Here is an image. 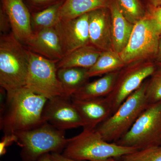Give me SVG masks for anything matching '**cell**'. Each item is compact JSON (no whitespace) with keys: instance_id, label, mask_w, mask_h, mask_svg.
Wrapping results in <instances>:
<instances>
[{"instance_id":"cell-29","label":"cell","mask_w":161,"mask_h":161,"mask_svg":"<svg viewBox=\"0 0 161 161\" xmlns=\"http://www.w3.org/2000/svg\"><path fill=\"white\" fill-rule=\"evenodd\" d=\"M151 15L157 21L161 23V6L155 8Z\"/></svg>"},{"instance_id":"cell-33","label":"cell","mask_w":161,"mask_h":161,"mask_svg":"<svg viewBox=\"0 0 161 161\" xmlns=\"http://www.w3.org/2000/svg\"><path fill=\"white\" fill-rule=\"evenodd\" d=\"M154 8L161 6V0H147Z\"/></svg>"},{"instance_id":"cell-5","label":"cell","mask_w":161,"mask_h":161,"mask_svg":"<svg viewBox=\"0 0 161 161\" xmlns=\"http://www.w3.org/2000/svg\"><path fill=\"white\" fill-rule=\"evenodd\" d=\"M15 134L18 138L16 143L21 148L20 156L23 161H36L47 153H61L69 141L65 137V131L46 122Z\"/></svg>"},{"instance_id":"cell-19","label":"cell","mask_w":161,"mask_h":161,"mask_svg":"<svg viewBox=\"0 0 161 161\" xmlns=\"http://www.w3.org/2000/svg\"><path fill=\"white\" fill-rule=\"evenodd\" d=\"M112 1L65 0L59 10V21L72 19L96 9L108 8Z\"/></svg>"},{"instance_id":"cell-28","label":"cell","mask_w":161,"mask_h":161,"mask_svg":"<svg viewBox=\"0 0 161 161\" xmlns=\"http://www.w3.org/2000/svg\"><path fill=\"white\" fill-rule=\"evenodd\" d=\"M52 159L53 161H79L75 160L66 157L62 155L61 153H51ZM108 161H121L120 159H118L117 158L110 159Z\"/></svg>"},{"instance_id":"cell-11","label":"cell","mask_w":161,"mask_h":161,"mask_svg":"<svg viewBox=\"0 0 161 161\" xmlns=\"http://www.w3.org/2000/svg\"><path fill=\"white\" fill-rule=\"evenodd\" d=\"M89 13L75 19L60 20L55 28L60 36L64 56L90 44Z\"/></svg>"},{"instance_id":"cell-8","label":"cell","mask_w":161,"mask_h":161,"mask_svg":"<svg viewBox=\"0 0 161 161\" xmlns=\"http://www.w3.org/2000/svg\"><path fill=\"white\" fill-rule=\"evenodd\" d=\"M28 54L29 65L25 87L48 99L59 96L67 97L57 75V62L29 50Z\"/></svg>"},{"instance_id":"cell-26","label":"cell","mask_w":161,"mask_h":161,"mask_svg":"<svg viewBox=\"0 0 161 161\" xmlns=\"http://www.w3.org/2000/svg\"><path fill=\"white\" fill-rule=\"evenodd\" d=\"M17 136L15 134H4L0 142V156L5 155L7 147L17 142Z\"/></svg>"},{"instance_id":"cell-17","label":"cell","mask_w":161,"mask_h":161,"mask_svg":"<svg viewBox=\"0 0 161 161\" xmlns=\"http://www.w3.org/2000/svg\"><path fill=\"white\" fill-rule=\"evenodd\" d=\"M119 71L112 72L91 82H87L75 92L71 98L88 100L104 98L109 95L115 86Z\"/></svg>"},{"instance_id":"cell-13","label":"cell","mask_w":161,"mask_h":161,"mask_svg":"<svg viewBox=\"0 0 161 161\" xmlns=\"http://www.w3.org/2000/svg\"><path fill=\"white\" fill-rule=\"evenodd\" d=\"M26 44L29 50L57 63L64 56L60 36L55 27L34 32Z\"/></svg>"},{"instance_id":"cell-3","label":"cell","mask_w":161,"mask_h":161,"mask_svg":"<svg viewBox=\"0 0 161 161\" xmlns=\"http://www.w3.org/2000/svg\"><path fill=\"white\" fill-rule=\"evenodd\" d=\"M28 65V50L12 33L1 36L0 86L6 95L25 86Z\"/></svg>"},{"instance_id":"cell-10","label":"cell","mask_w":161,"mask_h":161,"mask_svg":"<svg viewBox=\"0 0 161 161\" xmlns=\"http://www.w3.org/2000/svg\"><path fill=\"white\" fill-rule=\"evenodd\" d=\"M43 118L44 121L64 131L83 127V121L71 97L59 96L48 99Z\"/></svg>"},{"instance_id":"cell-16","label":"cell","mask_w":161,"mask_h":161,"mask_svg":"<svg viewBox=\"0 0 161 161\" xmlns=\"http://www.w3.org/2000/svg\"><path fill=\"white\" fill-rule=\"evenodd\" d=\"M108 9L111 18L112 49L120 53L128 44L134 25L124 16L116 0H112Z\"/></svg>"},{"instance_id":"cell-2","label":"cell","mask_w":161,"mask_h":161,"mask_svg":"<svg viewBox=\"0 0 161 161\" xmlns=\"http://www.w3.org/2000/svg\"><path fill=\"white\" fill-rule=\"evenodd\" d=\"M137 150L107 142L96 128H83L79 134L69 139L62 154L77 161H108L111 158H120Z\"/></svg>"},{"instance_id":"cell-32","label":"cell","mask_w":161,"mask_h":161,"mask_svg":"<svg viewBox=\"0 0 161 161\" xmlns=\"http://www.w3.org/2000/svg\"><path fill=\"white\" fill-rule=\"evenodd\" d=\"M156 58L157 61L158 63H161V38L160 40L158 51L157 54L156 56Z\"/></svg>"},{"instance_id":"cell-4","label":"cell","mask_w":161,"mask_h":161,"mask_svg":"<svg viewBox=\"0 0 161 161\" xmlns=\"http://www.w3.org/2000/svg\"><path fill=\"white\" fill-rule=\"evenodd\" d=\"M148 80L126 99L96 130L104 140L115 143L130 131L149 103L146 96Z\"/></svg>"},{"instance_id":"cell-20","label":"cell","mask_w":161,"mask_h":161,"mask_svg":"<svg viewBox=\"0 0 161 161\" xmlns=\"http://www.w3.org/2000/svg\"><path fill=\"white\" fill-rule=\"evenodd\" d=\"M88 69L81 68L71 67L59 69L57 75L63 86L65 95L72 97L73 95L89 79Z\"/></svg>"},{"instance_id":"cell-15","label":"cell","mask_w":161,"mask_h":161,"mask_svg":"<svg viewBox=\"0 0 161 161\" xmlns=\"http://www.w3.org/2000/svg\"><path fill=\"white\" fill-rule=\"evenodd\" d=\"M71 98L83 121V128L96 129L113 114L106 97L88 100Z\"/></svg>"},{"instance_id":"cell-18","label":"cell","mask_w":161,"mask_h":161,"mask_svg":"<svg viewBox=\"0 0 161 161\" xmlns=\"http://www.w3.org/2000/svg\"><path fill=\"white\" fill-rule=\"evenodd\" d=\"M102 52L91 44L82 47L65 55L57 63V68L77 67L89 69L96 63Z\"/></svg>"},{"instance_id":"cell-12","label":"cell","mask_w":161,"mask_h":161,"mask_svg":"<svg viewBox=\"0 0 161 161\" xmlns=\"http://www.w3.org/2000/svg\"><path fill=\"white\" fill-rule=\"evenodd\" d=\"M9 18L12 34L21 43H26L32 36L31 17L23 0H2Z\"/></svg>"},{"instance_id":"cell-9","label":"cell","mask_w":161,"mask_h":161,"mask_svg":"<svg viewBox=\"0 0 161 161\" xmlns=\"http://www.w3.org/2000/svg\"><path fill=\"white\" fill-rule=\"evenodd\" d=\"M156 66L150 62L132 64L122 71L112 92L106 97L113 113L130 95L138 89L154 71Z\"/></svg>"},{"instance_id":"cell-30","label":"cell","mask_w":161,"mask_h":161,"mask_svg":"<svg viewBox=\"0 0 161 161\" xmlns=\"http://www.w3.org/2000/svg\"><path fill=\"white\" fill-rule=\"evenodd\" d=\"M31 2L34 5L36 6H41L47 3L54 2L56 0H30Z\"/></svg>"},{"instance_id":"cell-27","label":"cell","mask_w":161,"mask_h":161,"mask_svg":"<svg viewBox=\"0 0 161 161\" xmlns=\"http://www.w3.org/2000/svg\"><path fill=\"white\" fill-rule=\"evenodd\" d=\"M9 25L10 26L9 18L3 7H2L0 13V30L1 32H6V31L8 29Z\"/></svg>"},{"instance_id":"cell-21","label":"cell","mask_w":161,"mask_h":161,"mask_svg":"<svg viewBox=\"0 0 161 161\" xmlns=\"http://www.w3.org/2000/svg\"><path fill=\"white\" fill-rule=\"evenodd\" d=\"M126 66L119 53L112 49L103 51L95 64L88 70L89 78L119 71Z\"/></svg>"},{"instance_id":"cell-14","label":"cell","mask_w":161,"mask_h":161,"mask_svg":"<svg viewBox=\"0 0 161 161\" xmlns=\"http://www.w3.org/2000/svg\"><path fill=\"white\" fill-rule=\"evenodd\" d=\"M108 9H97L89 13L90 44L102 51L112 49L111 14Z\"/></svg>"},{"instance_id":"cell-23","label":"cell","mask_w":161,"mask_h":161,"mask_svg":"<svg viewBox=\"0 0 161 161\" xmlns=\"http://www.w3.org/2000/svg\"><path fill=\"white\" fill-rule=\"evenodd\" d=\"M119 7L125 18L135 24L145 17L146 12L139 0H116Z\"/></svg>"},{"instance_id":"cell-6","label":"cell","mask_w":161,"mask_h":161,"mask_svg":"<svg viewBox=\"0 0 161 161\" xmlns=\"http://www.w3.org/2000/svg\"><path fill=\"white\" fill-rule=\"evenodd\" d=\"M161 38V23L146 15L134 24L126 47L119 54L125 65L156 57Z\"/></svg>"},{"instance_id":"cell-22","label":"cell","mask_w":161,"mask_h":161,"mask_svg":"<svg viewBox=\"0 0 161 161\" xmlns=\"http://www.w3.org/2000/svg\"><path fill=\"white\" fill-rule=\"evenodd\" d=\"M64 1L54 3L41 11L35 13L31 17V23L36 31L56 26L59 21V10Z\"/></svg>"},{"instance_id":"cell-1","label":"cell","mask_w":161,"mask_h":161,"mask_svg":"<svg viewBox=\"0 0 161 161\" xmlns=\"http://www.w3.org/2000/svg\"><path fill=\"white\" fill-rule=\"evenodd\" d=\"M1 117L4 134L31 130L45 122L43 111L48 99L26 87L7 95Z\"/></svg>"},{"instance_id":"cell-25","label":"cell","mask_w":161,"mask_h":161,"mask_svg":"<svg viewBox=\"0 0 161 161\" xmlns=\"http://www.w3.org/2000/svg\"><path fill=\"white\" fill-rule=\"evenodd\" d=\"M119 158L121 161H161V146L137 150Z\"/></svg>"},{"instance_id":"cell-24","label":"cell","mask_w":161,"mask_h":161,"mask_svg":"<svg viewBox=\"0 0 161 161\" xmlns=\"http://www.w3.org/2000/svg\"><path fill=\"white\" fill-rule=\"evenodd\" d=\"M158 64L150 79L148 80L146 96L149 104L161 100V63Z\"/></svg>"},{"instance_id":"cell-31","label":"cell","mask_w":161,"mask_h":161,"mask_svg":"<svg viewBox=\"0 0 161 161\" xmlns=\"http://www.w3.org/2000/svg\"><path fill=\"white\" fill-rule=\"evenodd\" d=\"M36 161H53L52 159L51 153H47L42 155Z\"/></svg>"},{"instance_id":"cell-7","label":"cell","mask_w":161,"mask_h":161,"mask_svg":"<svg viewBox=\"0 0 161 161\" xmlns=\"http://www.w3.org/2000/svg\"><path fill=\"white\" fill-rule=\"evenodd\" d=\"M115 143L138 150L161 146V100L149 104L126 134Z\"/></svg>"}]
</instances>
